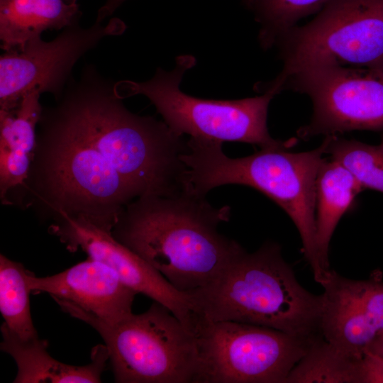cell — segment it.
Instances as JSON below:
<instances>
[{
	"label": "cell",
	"instance_id": "4fadbf2b",
	"mask_svg": "<svg viewBox=\"0 0 383 383\" xmlns=\"http://www.w3.org/2000/svg\"><path fill=\"white\" fill-rule=\"evenodd\" d=\"M27 280L31 292L48 293L108 324L132 313L137 294L112 268L89 257L51 276L39 277L28 270Z\"/></svg>",
	"mask_w": 383,
	"mask_h": 383
},
{
	"label": "cell",
	"instance_id": "ac0fdd59",
	"mask_svg": "<svg viewBox=\"0 0 383 383\" xmlns=\"http://www.w3.org/2000/svg\"><path fill=\"white\" fill-rule=\"evenodd\" d=\"M23 265L0 255V311L3 324L23 340L38 337L33 325L29 294L31 292Z\"/></svg>",
	"mask_w": 383,
	"mask_h": 383
},
{
	"label": "cell",
	"instance_id": "5b68a950",
	"mask_svg": "<svg viewBox=\"0 0 383 383\" xmlns=\"http://www.w3.org/2000/svg\"><path fill=\"white\" fill-rule=\"evenodd\" d=\"M189 55L177 58L172 71L158 68L149 80L115 82L116 94L122 99L145 96L177 135L218 142H240L261 149L289 148L294 140L283 142L271 137L267 126L269 104L277 94L266 90L262 95L237 100H213L183 93L179 84L184 74L195 65Z\"/></svg>",
	"mask_w": 383,
	"mask_h": 383
},
{
	"label": "cell",
	"instance_id": "6da1fadb",
	"mask_svg": "<svg viewBox=\"0 0 383 383\" xmlns=\"http://www.w3.org/2000/svg\"><path fill=\"white\" fill-rule=\"evenodd\" d=\"M94 65L43 108L26 187L54 216H82L111 231L135 199L163 193L182 142L168 126L130 111Z\"/></svg>",
	"mask_w": 383,
	"mask_h": 383
},
{
	"label": "cell",
	"instance_id": "cb8c5ba5",
	"mask_svg": "<svg viewBox=\"0 0 383 383\" xmlns=\"http://www.w3.org/2000/svg\"><path fill=\"white\" fill-rule=\"evenodd\" d=\"M366 350L383 357V333L374 340Z\"/></svg>",
	"mask_w": 383,
	"mask_h": 383
},
{
	"label": "cell",
	"instance_id": "9a60e30c",
	"mask_svg": "<svg viewBox=\"0 0 383 383\" xmlns=\"http://www.w3.org/2000/svg\"><path fill=\"white\" fill-rule=\"evenodd\" d=\"M40 93L25 95L13 109H0V196L8 203L9 194L24 187L36 145L35 128L43 111Z\"/></svg>",
	"mask_w": 383,
	"mask_h": 383
},
{
	"label": "cell",
	"instance_id": "7402d4cb",
	"mask_svg": "<svg viewBox=\"0 0 383 383\" xmlns=\"http://www.w3.org/2000/svg\"><path fill=\"white\" fill-rule=\"evenodd\" d=\"M356 383H383V357L365 351L357 364Z\"/></svg>",
	"mask_w": 383,
	"mask_h": 383
},
{
	"label": "cell",
	"instance_id": "52a82bcc",
	"mask_svg": "<svg viewBox=\"0 0 383 383\" xmlns=\"http://www.w3.org/2000/svg\"><path fill=\"white\" fill-rule=\"evenodd\" d=\"M275 45L283 69L274 82L319 65L383 69V0H331Z\"/></svg>",
	"mask_w": 383,
	"mask_h": 383
},
{
	"label": "cell",
	"instance_id": "5bb4252c",
	"mask_svg": "<svg viewBox=\"0 0 383 383\" xmlns=\"http://www.w3.org/2000/svg\"><path fill=\"white\" fill-rule=\"evenodd\" d=\"M1 350L16 361L18 372L14 383L101 382V375L109 359L105 345L92 348L91 362L82 366L71 365L52 357L47 350L48 342L39 337L23 340L1 326Z\"/></svg>",
	"mask_w": 383,
	"mask_h": 383
},
{
	"label": "cell",
	"instance_id": "44dd1931",
	"mask_svg": "<svg viewBox=\"0 0 383 383\" xmlns=\"http://www.w3.org/2000/svg\"><path fill=\"white\" fill-rule=\"evenodd\" d=\"M331 0H255L257 21L260 23L259 40L264 49L274 45L296 23L318 11Z\"/></svg>",
	"mask_w": 383,
	"mask_h": 383
},
{
	"label": "cell",
	"instance_id": "d6986e66",
	"mask_svg": "<svg viewBox=\"0 0 383 383\" xmlns=\"http://www.w3.org/2000/svg\"><path fill=\"white\" fill-rule=\"evenodd\" d=\"M359 359L341 353L321 336L291 370L285 383H356Z\"/></svg>",
	"mask_w": 383,
	"mask_h": 383
},
{
	"label": "cell",
	"instance_id": "8fae6325",
	"mask_svg": "<svg viewBox=\"0 0 383 383\" xmlns=\"http://www.w3.org/2000/svg\"><path fill=\"white\" fill-rule=\"evenodd\" d=\"M55 220L49 231L67 250L74 252L80 248L89 257L107 265L126 286L166 306L194 332L196 317L188 292L176 289L145 260L117 240L111 231L82 216L61 213Z\"/></svg>",
	"mask_w": 383,
	"mask_h": 383
},
{
	"label": "cell",
	"instance_id": "277c9868",
	"mask_svg": "<svg viewBox=\"0 0 383 383\" xmlns=\"http://www.w3.org/2000/svg\"><path fill=\"white\" fill-rule=\"evenodd\" d=\"M187 143L189 150L182 155L181 160L188 167L187 177L191 190L206 196L217 187L240 184L264 194L296 226L304 257L314 279L320 284L331 270L321 258L316 240V184L325 159L323 143L306 152L267 148L238 158L226 156L221 142L190 138Z\"/></svg>",
	"mask_w": 383,
	"mask_h": 383
},
{
	"label": "cell",
	"instance_id": "3957f363",
	"mask_svg": "<svg viewBox=\"0 0 383 383\" xmlns=\"http://www.w3.org/2000/svg\"><path fill=\"white\" fill-rule=\"evenodd\" d=\"M188 293L197 320L265 326L306 338L321 335V294L300 284L274 242L251 253L241 247L209 283Z\"/></svg>",
	"mask_w": 383,
	"mask_h": 383
},
{
	"label": "cell",
	"instance_id": "9c48e42d",
	"mask_svg": "<svg viewBox=\"0 0 383 383\" xmlns=\"http://www.w3.org/2000/svg\"><path fill=\"white\" fill-rule=\"evenodd\" d=\"M267 86L305 94L313 104L310 122L300 139L356 130H383V69L335 65L309 67Z\"/></svg>",
	"mask_w": 383,
	"mask_h": 383
},
{
	"label": "cell",
	"instance_id": "7a4b0ae2",
	"mask_svg": "<svg viewBox=\"0 0 383 383\" xmlns=\"http://www.w3.org/2000/svg\"><path fill=\"white\" fill-rule=\"evenodd\" d=\"M231 211L191 191L142 196L126 206L112 234L176 289L189 292L209 283L242 247L217 229Z\"/></svg>",
	"mask_w": 383,
	"mask_h": 383
},
{
	"label": "cell",
	"instance_id": "30bf717a",
	"mask_svg": "<svg viewBox=\"0 0 383 383\" xmlns=\"http://www.w3.org/2000/svg\"><path fill=\"white\" fill-rule=\"evenodd\" d=\"M124 23L117 18L106 24L96 21L83 28L79 21L67 26L53 40L41 37L21 50L4 51L0 57V109L15 108L31 91L60 96L72 77L75 63L109 35H121Z\"/></svg>",
	"mask_w": 383,
	"mask_h": 383
},
{
	"label": "cell",
	"instance_id": "e0dca14e",
	"mask_svg": "<svg viewBox=\"0 0 383 383\" xmlns=\"http://www.w3.org/2000/svg\"><path fill=\"white\" fill-rule=\"evenodd\" d=\"M362 189L353 175L340 163L324 159L316 178V240L321 258L328 268L329 245L335 229L353 206Z\"/></svg>",
	"mask_w": 383,
	"mask_h": 383
},
{
	"label": "cell",
	"instance_id": "ba28073f",
	"mask_svg": "<svg viewBox=\"0 0 383 383\" xmlns=\"http://www.w3.org/2000/svg\"><path fill=\"white\" fill-rule=\"evenodd\" d=\"M194 383H285L319 337L294 336L265 326L198 320Z\"/></svg>",
	"mask_w": 383,
	"mask_h": 383
},
{
	"label": "cell",
	"instance_id": "8992f818",
	"mask_svg": "<svg viewBox=\"0 0 383 383\" xmlns=\"http://www.w3.org/2000/svg\"><path fill=\"white\" fill-rule=\"evenodd\" d=\"M57 304L101 335L116 382L194 383L195 335L164 305L153 301L145 312L108 324L68 303Z\"/></svg>",
	"mask_w": 383,
	"mask_h": 383
},
{
	"label": "cell",
	"instance_id": "7c38bea8",
	"mask_svg": "<svg viewBox=\"0 0 383 383\" xmlns=\"http://www.w3.org/2000/svg\"><path fill=\"white\" fill-rule=\"evenodd\" d=\"M320 284L324 289L320 331L337 350L359 359L383 333V279L380 270L365 280L344 277L330 270Z\"/></svg>",
	"mask_w": 383,
	"mask_h": 383
},
{
	"label": "cell",
	"instance_id": "ffe728a7",
	"mask_svg": "<svg viewBox=\"0 0 383 383\" xmlns=\"http://www.w3.org/2000/svg\"><path fill=\"white\" fill-rule=\"evenodd\" d=\"M323 143L325 153L343 165L362 190L383 193V135L380 143L375 145L337 135L326 136Z\"/></svg>",
	"mask_w": 383,
	"mask_h": 383
},
{
	"label": "cell",
	"instance_id": "2e32d148",
	"mask_svg": "<svg viewBox=\"0 0 383 383\" xmlns=\"http://www.w3.org/2000/svg\"><path fill=\"white\" fill-rule=\"evenodd\" d=\"M77 0H0V40L4 51L21 50L47 30L79 21Z\"/></svg>",
	"mask_w": 383,
	"mask_h": 383
},
{
	"label": "cell",
	"instance_id": "603a6c76",
	"mask_svg": "<svg viewBox=\"0 0 383 383\" xmlns=\"http://www.w3.org/2000/svg\"><path fill=\"white\" fill-rule=\"evenodd\" d=\"M126 0H106V3L98 11L96 20L103 21L104 19L112 15V13ZM245 4L252 7L255 0H244Z\"/></svg>",
	"mask_w": 383,
	"mask_h": 383
}]
</instances>
